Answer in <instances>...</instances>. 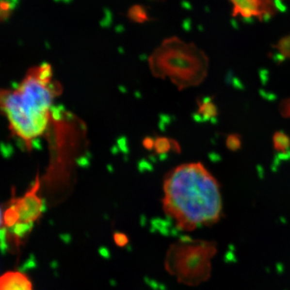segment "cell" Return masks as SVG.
<instances>
[{
	"instance_id": "obj_9",
	"label": "cell",
	"mask_w": 290,
	"mask_h": 290,
	"mask_svg": "<svg viewBox=\"0 0 290 290\" xmlns=\"http://www.w3.org/2000/svg\"><path fill=\"white\" fill-rule=\"evenodd\" d=\"M274 149L280 153H288L290 149V137L282 131H277L273 136Z\"/></svg>"
},
{
	"instance_id": "obj_4",
	"label": "cell",
	"mask_w": 290,
	"mask_h": 290,
	"mask_svg": "<svg viewBox=\"0 0 290 290\" xmlns=\"http://www.w3.org/2000/svg\"><path fill=\"white\" fill-rule=\"evenodd\" d=\"M40 179L36 178L24 196L13 198L2 214V226L12 228L17 224H31L41 217L43 201L39 196Z\"/></svg>"
},
{
	"instance_id": "obj_5",
	"label": "cell",
	"mask_w": 290,
	"mask_h": 290,
	"mask_svg": "<svg viewBox=\"0 0 290 290\" xmlns=\"http://www.w3.org/2000/svg\"><path fill=\"white\" fill-rule=\"evenodd\" d=\"M232 6L231 15L242 19H256L266 21L275 16L279 11H284L281 0H229Z\"/></svg>"
},
{
	"instance_id": "obj_7",
	"label": "cell",
	"mask_w": 290,
	"mask_h": 290,
	"mask_svg": "<svg viewBox=\"0 0 290 290\" xmlns=\"http://www.w3.org/2000/svg\"><path fill=\"white\" fill-rule=\"evenodd\" d=\"M197 115L200 119V121L206 122L209 120H214L219 114L218 107L216 104L213 102V99L210 97H205L203 99L200 100L197 103Z\"/></svg>"
},
{
	"instance_id": "obj_6",
	"label": "cell",
	"mask_w": 290,
	"mask_h": 290,
	"mask_svg": "<svg viewBox=\"0 0 290 290\" xmlns=\"http://www.w3.org/2000/svg\"><path fill=\"white\" fill-rule=\"evenodd\" d=\"M0 290H33L32 284L25 274L20 272L5 273L0 279Z\"/></svg>"
},
{
	"instance_id": "obj_13",
	"label": "cell",
	"mask_w": 290,
	"mask_h": 290,
	"mask_svg": "<svg viewBox=\"0 0 290 290\" xmlns=\"http://www.w3.org/2000/svg\"><path fill=\"white\" fill-rule=\"evenodd\" d=\"M279 112L284 118H290V97L281 101L279 105Z\"/></svg>"
},
{
	"instance_id": "obj_1",
	"label": "cell",
	"mask_w": 290,
	"mask_h": 290,
	"mask_svg": "<svg viewBox=\"0 0 290 290\" xmlns=\"http://www.w3.org/2000/svg\"><path fill=\"white\" fill-rule=\"evenodd\" d=\"M163 209L177 228L193 231L217 224L223 214V198L216 178L200 162L180 164L163 184Z\"/></svg>"
},
{
	"instance_id": "obj_2",
	"label": "cell",
	"mask_w": 290,
	"mask_h": 290,
	"mask_svg": "<svg viewBox=\"0 0 290 290\" xmlns=\"http://www.w3.org/2000/svg\"><path fill=\"white\" fill-rule=\"evenodd\" d=\"M61 91L47 63L32 67L16 87L1 91L0 107L10 131L29 149L48 129L52 103Z\"/></svg>"
},
{
	"instance_id": "obj_3",
	"label": "cell",
	"mask_w": 290,
	"mask_h": 290,
	"mask_svg": "<svg viewBox=\"0 0 290 290\" xmlns=\"http://www.w3.org/2000/svg\"><path fill=\"white\" fill-rule=\"evenodd\" d=\"M149 62L157 76L170 79L179 90L199 86L207 79L209 65L203 50L176 36L163 41Z\"/></svg>"
},
{
	"instance_id": "obj_12",
	"label": "cell",
	"mask_w": 290,
	"mask_h": 290,
	"mask_svg": "<svg viewBox=\"0 0 290 290\" xmlns=\"http://www.w3.org/2000/svg\"><path fill=\"white\" fill-rule=\"evenodd\" d=\"M226 146L231 152H236L241 149L242 139L238 134H230L226 139Z\"/></svg>"
},
{
	"instance_id": "obj_8",
	"label": "cell",
	"mask_w": 290,
	"mask_h": 290,
	"mask_svg": "<svg viewBox=\"0 0 290 290\" xmlns=\"http://www.w3.org/2000/svg\"><path fill=\"white\" fill-rule=\"evenodd\" d=\"M127 16L131 21L137 24H143L149 20V15L142 5L136 4L131 6L128 11Z\"/></svg>"
},
{
	"instance_id": "obj_11",
	"label": "cell",
	"mask_w": 290,
	"mask_h": 290,
	"mask_svg": "<svg viewBox=\"0 0 290 290\" xmlns=\"http://www.w3.org/2000/svg\"><path fill=\"white\" fill-rule=\"evenodd\" d=\"M15 8L14 0H1L0 3V18L2 21L8 19Z\"/></svg>"
},
{
	"instance_id": "obj_10",
	"label": "cell",
	"mask_w": 290,
	"mask_h": 290,
	"mask_svg": "<svg viewBox=\"0 0 290 290\" xmlns=\"http://www.w3.org/2000/svg\"><path fill=\"white\" fill-rule=\"evenodd\" d=\"M273 47L277 50L284 59L290 60V34L281 37Z\"/></svg>"
}]
</instances>
